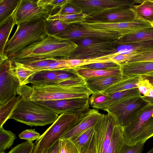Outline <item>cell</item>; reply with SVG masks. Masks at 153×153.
<instances>
[{"label": "cell", "instance_id": "obj_1", "mask_svg": "<svg viewBox=\"0 0 153 153\" xmlns=\"http://www.w3.org/2000/svg\"><path fill=\"white\" fill-rule=\"evenodd\" d=\"M77 47V45L71 41L62 40L48 35L44 39L23 49L9 59H66Z\"/></svg>", "mask_w": 153, "mask_h": 153}, {"label": "cell", "instance_id": "obj_2", "mask_svg": "<svg viewBox=\"0 0 153 153\" xmlns=\"http://www.w3.org/2000/svg\"><path fill=\"white\" fill-rule=\"evenodd\" d=\"M7 43L4 53L9 59L26 47L43 39L48 36L46 28V20L38 18L20 22Z\"/></svg>", "mask_w": 153, "mask_h": 153}, {"label": "cell", "instance_id": "obj_3", "mask_svg": "<svg viewBox=\"0 0 153 153\" xmlns=\"http://www.w3.org/2000/svg\"><path fill=\"white\" fill-rule=\"evenodd\" d=\"M59 115L50 109L30 99L21 98L10 119L31 126L52 124Z\"/></svg>", "mask_w": 153, "mask_h": 153}, {"label": "cell", "instance_id": "obj_4", "mask_svg": "<svg viewBox=\"0 0 153 153\" xmlns=\"http://www.w3.org/2000/svg\"><path fill=\"white\" fill-rule=\"evenodd\" d=\"M123 128L125 143L129 145L146 142L153 137V104H148Z\"/></svg>", "mask_w": 153, "mask_h": 153}, {"label": "cell", "instance_id": "obj_5", "mask_svg": "<svg viewBox=\"0 0 153 153\" xmlns=\"http://www.w3.org/2000/svg\"><path fill=\"white\" fill-rule=\"evenodd\" d=\"M30 99L34 101L56 100L74 98H89L92 94L85 85L72 87L59 85L48 86L32 85Z\"/></svg>", "mask_w": 153, "mask_h": 153}, {"label": "cell", "instance_id": "obj_6", "mask_svg": "<svg viewBox=\"0 0 153 153\" xmlns=\"http://www.w3.org/2000/svg\"><path fill=\"white\" fill-rule=\"evenodd\" d=\"M82 117L72 114H60L56 120L36 140L32 153H44Z\"/></svg>", "mask_w": 153, "mask_h": 153}, {"label": "cell", "instance_id": "obj_7", "mask_svg": "<svg viewBox=\"0 0 153 153\" xmlns=\"http://www.w3.org/2000/svg\"><path fill=\"white\" fill-rule=\"evenodd\" d=\"M116 40H103L91 38L73 39L77 45L75 51L67 59H93L116 52L118 45Z\"/></svg>", "mask_w": 153, "mask_h": 153}, {"label": "cell", "instance_id": "obj_8", "mask_svg": "<svg viewBox=\"0 0 153 153\" xmlns=\"http://www.w3.org/2000/svg\"><path fill=\"white\" fill-rule=\"evenodd\" d=\"M142 95L127 98L108 107L104 111L110 115L116 123L122 127L128 125L149 103Z\"/></svg>", "mask_w": 153, "mask_h": 153}, {"label": "cell", "instance_id": "obj_9", "mask_svg": "<svg viewBox=\"0 0 153 153\" xmlns=\"http://www.w3.org/2000/svg\"><path fill=\"white\" fill-rule=\"evenodd\" d=\"M116 124L109 114H102L94 126L92 153H107L114 127Z\"/></svg>", "mask_w": 153, "mask_h": 153}, {"label": "cell", "instance_id": "obj_10", "mask_svg": "<svg viewBox=\"0 0 153 153\" xmlns=\"http://www.w3.org/2000/svg\"><path fill=\"white\" fill-rule=\"evenodd\" d=\"M123 35L115 31L84 27L81 25L74 26L72 24L70 29L54 36L67 41L83 38L117 40Z\"/></svg>", "mask_w": 153, "mask_h": 153}, {"label": "cell", "instance_id": "obj_11", "mask_svg": "<svg viewBox=\"0 0 153 153\" xmlns=\"http://www.w3.org/2000/svg\"><path fill=\"white\" fill-rule=\"evenodd\" d=\"M20 85L12 60L8 59L0 63V106L16 97Z\"/></svg>", "mask_w": 153, "mask_h": 153}, {"label": "cell", "instance_id": "obj_12", "mask_svg": "<svg viewBox=\"0 0 153 153\" xmlns=\"http://www.w3.org/2000/svg\"><path fill=\"white\" fill-rule=\"evenodd\" d=\"M89 99L74 98L35 102L58 114H72L82 116L90 110Z\"/></svg>", "mask_w": 153, "mask_h": 153}, {"label": "cell", "instance_id": "obj_13", "mask_svg": "<svg viewBox=\"0 0 153 153\" xmlns=\"http://www.w3.org/2000/svg\"><path fill=\"white\" fill-rule=\"evenodd\" d=\"M72 1L82 9V13L89 16L109 9L130 7L137 4H141L142 0H72Z\"/></svg>", "mask_w": 153, "mask_h": 153}, {"label": "cell", "instance_id": "obj_14", "mask_svg": "<svg viewBox=\"0 0 153 153\" xmlns=\"http://www.w3.org/2000/svg\"><path fill=\"white\" fill-rule=\"evenodd\" d=\"M79 24L84 27L115 31L123 35L152 26L150 23L140 19L129 22L108 23L84 22Z\"/></svg>", "mask_w": 153, "mask_h": 153}, {"label": "cell", "instance_id": "obj_15", "mask_svg": "<svg viewBox=\"0 0 153 153\" xmlns=\"http://www.w3.org/2000/svg\"><path fill=\"white\" fill-rule=\"evenodd\" d=\"M137 19L136 15L130 7H123L108 10L88 16L87 22L118 23L129 22Z\"/></svg>", "mask_w": 153, "mask_h": 153}, {"label": "cell", "instance_id": "obj_16", "mask_svg": "<svg viewBox=\"0 0 153 153\" xmlns=\"http://www.w3.org/2000/svg\"><path fill=\"white\" fill-rule=\"evenodd\" d=\"M38 0H21L14 13L17 25L38 18L47 19L51 14L48 10L37 4Z\"/></svg>", "mask_w": 153, "mask_h": 153}, {"label": "cell", "instance_id": "obj_17", "mask_svg": "<svg viewBox=\"0 0 153 153\" xmlns=\"http://www.w3.org/2000/svg\"><path fill=\"white\" fill-rule=\"evenodd\" d=\"M102 114L96 109H90L62 136L61 139H69L94 126Z\"/></svg>", "mask_w": 153, "mask_h": 153}, {"label": "cell", "instance_id": "obj_18", "mask_svg": "<svg viewBox=\"0 0 153 153\" xmlns=\"http://www.w3.org/2000/svg\"><path fill=\"white\" fill-rule=\"evenodd\" d=\"M129 77L118 76L90 77L85 79V85L92 94L104 91L113 85Z\"/></svg>", "mask_w": 153, "mask_h": 153}, {"label": "cell", "instance_id": "obj_19", "mask_svg": "<svg viewBox=\"0 0 153 153\" xmlns=\"http://www.w3.org/2000/svg\"><path fill=\"white\" fill-rule=\"evenodd\" d=\"M120 67L122 75L127 77L153 72V61L134 62L121 65Z\"/></svg>", "mask_w": 153, "mask_h": 153}, {"label": "cell", "instance_id": "obj_20", "mask_svg": "<svg viewBox=\"0 0 153 153\" xmlns=\"http://www.w3.org/2000/svg\"><path fill=\"white\" fill-rule=\"evenodd\" d=\"M153 40V27L123 35L116 41L118 45L130 44Z\"/></svg>", "mask_w": 153, "mask_h": 153}, {"label": "cell", "instance_id": "obj_21", "mask_svg": "<svg viewBox=\"0 0 153 153\" xmlns=\"http://www.w3.org/2000/svg\"><path fill=\"white\" fill-rule=\"evenodd\" d=\"M61 70H45L36 72L30 78L29 83L33 85L36 86L59 85V82L57 76Z\"/></svg>", "mask_w": 153, "mask_h": 153}, {"label": "cell", "instance_id": "obj_22", "mask_svg": "<svg viewBox=\"0 0 153 153\" xmlns=\"http://www.w3.org/2000/svg\"><path fill=\"white\" fill-rule=\"evenodd\" d=\"M94 126L70 138L79 153H87L91 148L94 132Z\"/></svg>", "mask_w": 153, "mask_h": 153}, {"label": "cell", "instance_id": "obj_23", "mask_svg": "<svg viewBox=\"0 0 153 153\" xmlns=\"http://www.w3.org/2000/svg\"><path fill=\"white\" fill-rule=\"evenodd\" d=\"M142 79L141 76L139 75L129 77L113 85L102 92L110 94L138 88Z\"/></svg>", "mask_w": 153, "mask_h": 153}, {"label": "cell", "instance_id": "obj_24", "mask_svg": "<svg viewBox=\"0 0 153 153\" xmlns=\"http://www.w3.org/2000/svg\"><path fill=\"white\" fill-rule=\"evenodd\" d=\"M14 13L0 24V54H4L5 47L10 35L15 25H17Z\"/></svg>", "mask_w": 153, "mask_h": 153}, {"label": "cell", "instance_id": "obj_25", "mask_svg": "<svg viewBox=\"0 0 153 153\" xmlns=\"http://www.w3.org/2000/svg\"><path fill=\"white\" fill-rule=\"evenodd\" d=\"M131 7L135 13L137 18L147 21L151 23L153 21V1L144 0L140 4Z\"/></svg>", "mask_w": 153, "mask_h": 153}, {"label": "cell", "instance_id": "obj_26", "mask_svg": "<svg viewBox=\"0 0 153 153\" xmlns=\"http://www.w3.org/2000/svg\"><path fill=\"white\" fill-rule=\"evenodd\" d=\"M77 74L85 79L90 77L118 76L122 74L120 69L95 70L80 68H74Z\"/></svg>", "mask_w": 153, "mask_h": 153}, {"label": "cell", "instance_id": "obj_27", "mask_svg": "<svg viewBox=\"0 0 153 153\" xmlns=\"http://www.w3.org/2000/svg\"><path fill=\"white\" fill-rule=\"evenodd\" d=\"M125 144L123 128L116 124L114 127L107 153H120Z\"/></svg>", "mask_w": 153, "mask_h": 153}, {"label": "cell", "instance_id": "obj_28", "mask_svg": "<svg viewBox=\"0 0 153 153\" xmlns=\"http://www.w3.org/2000/svg\"><path fill=\"white\" fill-rule=\"evenodd\" d=\"M59 59H42L30 58L12 59L22 63L26 67L36 72L44 71L50 64L55 62Z\"/></svg>", "mask_w": 153, "mask_h": 153}, {"label": "cell", "instance_id": "obj_29", "mask_svg": "<svg viewBox=\"0 0 153 153\" xmlns=\"http://www.w3.org/2000/svg\"><path fill=\"white\" fill-rule=\"evenodd\" d=\"M19 96L15 97L4 105L0 106V128L10 119L18 106L21 100Z\"/></svg>", "mask_w": 153, "mask_h": 153}, {"label": "cell", "instance_id": "obj_30", "mask_svg": "<svg viewBox=\"0 0 153 153\" xmlns=\"http://www.w3.org/2000/svg\"><path fill=\"white\" fill-rule=\"evenodd\" d=\"M107 94L108 95L109 98L104 104L102 108L103 110L110 105L122 100L134 96L142 95L138 88Z\"/></svg>", "mask_w": 153, "mask_h": 153}, {"label": "cell", "instance_id": "obj_31", "mask_svg": "<svg viewBox=\"0 0 153 153\" xmlns=\"http://www.w3.org/2000/svg\"><path fill=\"white\" fill-rule=\"evenodd\" d=\"M118 53V52H115L113 53L103 55L93 59H65L69 68H75L81 66L94 63L112 61L111 58L117 54Z\"/></svg>", "mask_w": 153, "mask_h": 153}, {"label": "cell", "instance_id": "obj_32", "mask_svg": "<svg viewBox=\"0 0 153 153\" xmlns=\"http://www.w3.org/2000/svg\"><path fill=\"white\" fill-rule=\"evenodd\" d=\"M21 0H0V24L13 15Z\"/></svg>", "mask_w": 153, "mask_h": 153}, {"label": "cell", "instance_id": "obj_33", "mask_svg": "<svg viewBox=\"0 0 153 153\" xmlns=\"http://www.w3.org/2000/svg\"><path fill=\"white\" fill-rule=\"evenodd\" d=\"M11 60L14 73L20 85H26L29 83L30 78L36 72L27 68L22 63Z\"/></svg>", "mask_w": 153, "mask_h": 153}, {"label": "cell", "instance_id": "obj_34", "mask_svg": "<svg viewBox=\"0 0 153 153\" xmlns=\"http://www.w3.org/2000/svg\"><path fill=\"white\" fill-rule=\"evenodd\" d=\"M46 28L48 35L54 36L71 28L72 24L68 25L58 19H46Z\"/></svg>", "mask_w": 153, "mask_h": 153}, {"label": "cell", "instance_id": "obj_35", "mask_svg": "<svg viewBox=\"0 0 153 153\" xmlns=\"http://www.w3.org/2000/svg\"><path fill=\"white\" fill-rule=\"evenodd\" d=\"M88 16L81 13L69 15H59L56 14L50 15L46 19H58L68 25L79 23L84 22Z\"/></svg>", "mask_w": 153, "mask_h": 153}, {"label": "cell", "instance_id": "obj_36", "mask_svg": "<svg viewBox=\"0 0 153 153\" xmlns=\"http://www.w3.org/2000/svg\"><path fill=\"white\" fill-rule=\"evenodd\" d=\"M17 137L11 131L0 128V152H5L13 144Z\"/></svg>", "mask_w": 153, "mask_h": 153}, {"label": "cell", "instance_id": "obj_37", "mask_svg": "<svg viewBox=\"0 0 153 153\" xmlns=\"http://www.w3.org/2000/svg\"><path fill=\"white\" fill-rule=\"evenodd\" d=\"M89 99L90 106L97 109L102 110L104 104L109 98L108 94L102 92L93 94Z\"/></svg>", "mask_w": 153, "mask_h": 153}, {"label": "cell", "instance_id": "obj_38", "mask_svg": "<svg viewBox=\"0 0 153 153\" xmlns=\"http://www.w3.org/2000/svg\"><path fill=\"white\" fill-rule=\"evenodd\" d=\"M76 68L106 70L120 69V67L118 64L110 61L94 63L81 66Z\"/></svg>", "mask_w": 153, "mask_h": 153}, {"label": "cell", "instance_id": "obj_39", "mask_svg": "<svg viewBox=\"0 0 153 153\" xmlns=\"http://www.w3.org/2000/svg\"><path fill=\"white\" fill-rule=\"evenodd\" d=\"M82 9L74 4L72 0H68V2L60 7L56 14L59 15H69L78 14L82 13Z\"/></svg>", "mask_w": 153, "mask_h": 153}, {"label": "cell", "instance_id": "obj_40", "mask_svg": "<svg viewBox=\"0 0 153 153\" xmlns=\"http://www.w3.org/2000/svg\"><path fill=\"white\" fill-rule=\"evenodd\" d=\"M142 61H153V46L143 51L123 65Z\"/></svg>", "mask_w": 153, "mask_h": 153}, {"label": "cell", "instance_id": "obj_41", "mask_svg": "<svg viewBox=\"0 0 153 153\" xmlns=\"http://www.w3.org/2000/svg\"><path fill=\"white\" fill-rule=\"evenodd\" d=\"M68 0H38L37 4L50 10L52 11L60 7L65 5Z\"/></svg>", "mask_w": 153, "mask_h": 153}, {"label": "cell", "instance_id": "obj_42", "mask_svg": "<svg viewBox=\"0 0 153 153\" xmlns=\"http://www.w3.org/2000/svg\"><path fill=\"white\" fill-rule=\"evenodd\" d=\"M34 145L33 141L27 140L13 147L7 153H32Z\"/></svg>", "mask_w": 153, "mask_h": 153}, {"label": "cell", "instance_id": "obj_43", "mask_svg": "<svg viewBox=\"0 0 153 153\" xmlns=\"http://www.w3.org/2000/svg\"><path fill=\"white\" fill-rule=\"evenodd\" d=\"M137 51L127 53H121L120 52L111 58V60L120 66L123 65L128 60L138 54Z\"/></svg>", "mask_w": 153, "mask_h": 153}, {"label": "cell", "instance_id": "obj_44", "mask_svg": "<svg viewBox=\"0 0 153 153\" xmlns=\"http://www.w3.org/2000/svg\"><path fill=\"white\" fill-rule=\"evenodd\" d=\"M145 142H141L132 146L125 143L120 153H142Z\"/></svg>", "mask_w": 153, "mask_h": 153}, {"label": "cell", "instance_id": "obj_45", "mask_svg": "<svg viewBox=\"0 0 153 153\" xmlns=\"http://www.w3.org/2000/svg\"><path fill=\"white\" fill-rule=\"evenodd\" d=\"M40 136V134L34 129H26L19 135V137L21 139L33 141L37 140Z\"/></svg>", "mask_w": 153, "mask_h": 153}, {"label": "cell", "instance_id": "obj_46", "mask_svg": "<svg viewBox=\"0 0 153 153\" xmlns=\"http://www.w3.org/2000/svg\"><path fill=\"white\" fill-rule=\"evenodd\" d=\"M70 68L64 59H59L56 61L50 64L45 68L44 71L59 70Z\"/></svg>", "mask_w": 153, "mask_h": 153}, {"label": "cell", "instance_id": "obj_47", "mask_svg": "<svg viewBox=\"0 0 153 153\" xmlns=\"http://www.w3.org/2000/svg\"><path fill=\"white\" fill-rule=\"evenodd\" d=\"M32 87L26 85H20L17 91V94L22 99H30L32 91Z\"/></svg>", "mask_w": 153, "mask_h": 153}, {"label": "cell", "instance_id": "obj_48", "mask_svg": "<svg viewBox=\"0 0 153 153\" xmlns=\"http://www.w3.org/2000/svg\"><path fill=\"white\" fill-rule=\"evenodd\" d=\"M142 78L138 88L141 94H143V96H146L152 88L153 85L147 80Z\"/></svg>", "mask_w": 153, "mask_h": 153}, {"label": "cell", "instance_id": "obj_49", "mask_svg": "<svg viewBox=\"0 0 153 153\" xmlns=\"http://www.w3.org/2000/svg\"><path fill=\"white\" fill-rule=\"evenodd\" d=\"M59 153H68L66 146V139L59 140Z\"/></svg>", "mask_w": 153, "mask_h": 153}, {"label": "cell", "instance_id": "obj_50", "mask_svg": "<svg viewBox=\"0 0 153 153\" xmlns=\"http://www.w3.org/2000/svg\"><path fill=\"white\" fill-rule=\"evenodd\" d=\"M44 153H59V140L55 142Z\"/></svg>", "mask_w": 153, "mask_h": 153}, {"label": "cell", "instance_id": "obj_51", "mask_svg": "<svg viewBox=\"0 0 153 153\" xmlns=\"http://www.w3.org/2000/svg\"><path fill=\"white\" fill-rule=\"evenodd\" d=\"M153 88L146 96H142V98L149 104H153Z\"/></svg>", "mask_w": 153, "mask_h": 153}, {"label": "cell", "instance_id": "obj_52", "mask_svg": "<svg viewBox=\"0 0 153 153\" xmlns=\"http://www.w3.org/2000/svg\"><path fill=\"white\" fill-rule=\"evenodd\" d=\"M141 76L144 79L147 80L151 84L153 85V76L144 75Z\"/></svg>", "mask_w": 153, "mask_h": 153}, {"label": "cell", "instance_id": "obj_53", "mask_svg": "<svg viewBox=\"0 0 153 153\" xmlns=\"http://www.w3.org/2000/svg\"><path fill=\"white\" fill-rule=\"evenodd\" d=\"M146 153H153V147L149 151Z\"/></svg>", "mask_w": 153, "mask_h": 153}, {"label": "cell", "instance_id": "obj_54", "mask_svg": "<svg viewBox=\"0 0 153 153\" xmlns=\"http://www.w3.org/2000/svg\"><path fill=\"white\" fill-rule=\"evenodd\" d=\"M145 75H147L153 76V72L151 73H149V74H145Z\"/></svg>", "mask_w": 153, "mask_h": 153}, {"label": "cell", "instance_id": "obj_55", "mask_svg": "<svg viewBox=\"0 0 153 153\" xmlns=\"http://www.w3.org/2000/svg\"><path fill=\"white\" fill-rule=\"evenodd\" d=\"M151 25L153 27V21L151 23Z\"/></svg>", "mask_w": 153, "mask_h": 153}, {"label": "cell", "instance_id": "obj_56", "mask_svg": "<svg viewBox=\"0 0 153 153\" xmlns=\"http://www.w3.org/2000/svg\"><path fill=\"white\" fill-rule=\"evenodd\" d=\"M152 1H153V0H152Z\"/></svg>", "mask_w": 153, "mask_h": 153}]
</instances>
